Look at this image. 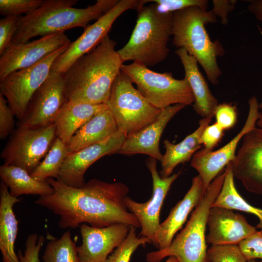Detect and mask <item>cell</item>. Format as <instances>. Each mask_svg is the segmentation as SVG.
Listing matches in <instances>:
<instances>
[{"mask_svg":"<svg viewBox=\"0 0 262 262\" xmlns=\"http://www.w3.org/2000/svg\"><path fill=\"white\" fill-rule=\"evenodd\" d=\"M68 46L62 47L30 67L9 74L0 81V93L19 120L24 117L32 96L48 78L55 60Z\"/></svg>","mask_w":262,"mask_h":262,"instance_id":"30bf717a","label":"cell"},{"mask_svg":"<svg viewBox=\"0 0 262 262\" xmlns=\"http://www.w3.org/2000/svg\"><path fill=\"white\" fill-rule=\"evenodd\" d=\"M131 226L116 224L103 228L81 224L82 238L77 247L80 262H104L114 248L119 246L127 237Z\"/></svg>","mask_w":262,"mask_h":262,"instance_id":"ac0fdd59","label":"cell"},{"mask_svg":"<svg viewBox=\"0 0 262 262\" xmlns=\"http://www.w3.org/2000/svg\"><path fill=\"white\" fill-rule=\"evenodd\" d=\"M256 126L262 128V112L260 114V116L256 123Z\"/></svg>","mask_w":262,"mask_h":262,"instance_id":"7bdbcfd3","label":"cell"},{"mask_svg":"<svg viewBox=\"0 0 262 262\" xmlns=\"http://www.w3.org/2000/svg\"><path fill=\"white\" fill-rule=\"evenodd\" d=\"M225 176L224 169L208 186L184 228L168 246L147 253V262H160L164 258L171 256L176 257L179 262H210L205 235L208 217L221 189Z\"/></svg>","mask_w":262,"mask_h":262,"instance_id":"8992f818","label":"cell"},{"mask_svg":"<svg viewBox=\"0 0 262 262\" xmlns=\"http://www.w3.org/2000/svg\"><path fill=\"white\" fill-rule=\"evenodd\" d=\"M211 121L212 118H202L198 122V127L178 144H173L168 139L164 141L165 151L160 162L162 169L160 175L162 178L172 175L178 165L189 162L194 154L201 148V134Z\"/></svg>","mask_w":262,"mask_h":262,"instance_id":"d4e9b609","label":"cell"},{"mask_svg":"<svg viewBox=\"0 0 262 262\" xmlns=\"http://www.w3.org/2000/svg\"><path fill=\"white\" fill-rule=\"evenodd\" d=\"M116 42L107 35L94 49L78 59L64 74L68 101L106 104L123 65Z\"/></svg>","mask_w":262,"mask_h":262,"instance_id":"7a4b0ae2","label":"cell"},{"mask_svg":"<svg viewBox=\"0 0 262 262\" xmlns=\"http://www.w3.org/2000/svg\"><path fill=\"white\" fill-rule=\"evenodd\" d=\"M206 189L198 175L193 179L190 188L183 199L172 208L152 240V243L159 249H164L170 245L174 235L181 228L189 214L204 196Z\"/></svg>","mask_w":262,"mask_h":262,"instance_id":"44dd1931","label":"cell"},{"mask_svg":"<svg viewBox=\"0 0 262 262\" xmlns=\"http://www.w3.org/2000/svg\"><path fill=\"white\" fill-rule=\"evenodd\" d=\"M148 0H121L107 13L87 26L82 33L71 42L66 49L53 63L51 70L65 74L79 58L97 47L110 31L116 19L125 11L138 10Z\"/></svg>","mask_w":262,"mask_h":262,"instance_id":"8fae6325","label":"cell"},{"mask_svg":"<svg viewBox=\"0 0 262 262\" xmlns=\"http://www.w3.org/2000/svg\"><path fill=\"white\" fill-rule=\"evenodd\" d=\"M20 16H7L0 20V55L12 43V39L17 29Z\"/></svg>","mask_w":262,"mask_h":262,"instance_id":"8d00e7d4","label":"cell"},{"mask_svg":"<svg viewBox=\"0 0 262 262\" xmlns=\"http://www.w3.org/2000/svg\"><path fill=\"white\" fill-rule=\"evenodd\" d=\"M0 176L1 181L9 188L11 195L16 197L23 195L46 196L51 195L54 192L48 182L35 180L25 170L19 167L1 165Z\"/></svg>","mask_w":262,"mask_h":262,"instance_id":"4316f807","label":"cell"},{"mask_svg":"<svg viewBox=\"0 0 262 262\" xmlns=\"http://www.w3.org/2000/svg\"><path fill=\"white\" fill-rule=\"evenodd\" d=\"M14 114L4 97L0 93V138L3 140L14 128Z\"/></svg>","mask_w":262,"mask_h":262,"instance_id":"f35d334b","label":"cell"},{"mask_svg":"<svg viewBox=\"0 0 262 262\" xmlns=\"http://www.w3.org/2000/svg\"><path fill=\"white\" fill-rule=\"evenodd\" d=\"M56 138L54 124L37 128L18 127L2 151L1 158L4 164L19 167L31 174Z\"/></svg>","mask_w":262,"mask_h":262,"instance_id":"9c48e42d","label":"cell"},{"mask_svg":"<svg viewBox=\"0 0 262 262\" xmlns=\"http://www.w3.org/2000/svg\"><path fill=\"white\" fill-rule=\"evenodd\" d=\"M210 262H246L238 245H212L208 249Z\"/></svg>","mask_w":262,"mask_h":262,"instance_id":"1f68e13d","label":"cell"},{"mask_svg":"<svg viewBox=\"0 0 262 262\" xmlns=\"http://www.w3.org/2000/svg\"><path fill=\"white\" fill-rule=\"evenodd\" d=\"M43 0H0V14L4 16H21L38 8Z\"/></svg>","mask_w":262,"mask_h":262,"instance_id":"d6a6232c","label":"cell"},{"mask_svg":"<svg viewBox=\"0 0 262 262\" xmlns=\"http://www.w3.org/2000/svg\"><path fill=\"white\" fill-rule=\"evenodd\" d=\"M165 262H179V261L176 257L171 256Z\"/></svg>","mask_w":262,"mask_h":262,"instance_id":"ee69618b","label":"cell"},{"mask_svg":"<svg viewBox=\"0 0 262 262\" xmlns=\"http://www.w3.org/2000/svg\"><path fill=\"white\" fill-rule=\"evenodd\" d=\"M118 131L113 116L108 109L99 112L82 126L66 144L69 154L99 143Z\"/></svg>","mask_w":262,"mask_h":262,"instance_id":"cb8c5ba5","label":"cell"},{"mask_svg":"<svg viewBox=\"0 0 262 262\" xmlns=\"http://www.w3.org/2000/svg\"><path fill=\"white\" fill-rule=\"evenodd\" d=\"M64 78V74L51 70L32 96L18 127L37 128L54 124L61 110L68 102Z\"/></svg>","mask_w":262,"mask_h":262,"instance_id":"7c38bea8","label":"cell"},{"mask_svg":"<svg viewBox=\"0 0 262 262\" xmlns=\"http://www.w3.org/2000/svg\"><path fill=\"white\" fill-rule=\"evenodd\" d=\"M136 229L135 227L131 226L126 239L104 262H129L132 254L138 246L147 243H152L149 238L137 237Z\"/></svg>","mask_w":262,"mask_h":262,"instance_id":"4dcf8cb0","label":"cell"},{"mask_svg":"<svg viewBox=\"0 0 262 262\" xmlns=\"http://www.w3.org/2000/svg\"><path fill=\"white\" fill-rule=\"evenodd\" d=\"M214 116L216 123L225 131L234 126L237 120L236 107L229 103L218 104L216 107Z\"/></svg>","mask_w":262,"mask_h":262,"instance_id":"d590c367","label":"cell"},{"mask_svg":"<svg viewBox=\"0 0 262 262\" xmlns=\"http://www.w3.org/2000/svg\"><path fill=\"white\" fill-rule=\"evenodd\" d=\"M225 176L221 189L212 207H218L229 210H236L256 215L259 222L256 227L262 232V209L249 204L239 194L234 181V175L231 162L225 168Z\"/></svg>","mask_w":262,"mask_h":262,"instance_id":"83f0119b","label":"cell"},{"mask_svg":"<svg viewBox=\"0 0 262 262\" xmlns=\"http://www.w3.org/2000/svg\"><path fill=\"white\" fill-rule=\"evenodd\" d=\"M231 164L234 178L246 189L262 196V128L256 126L243 136Z\"/></svg>","mask_w":262,"mask_h":262,"instance_id":"2e32d148","label":"cell"},{"mask_svg":"<svg viewBox=\"0 0 262 262\" xmlns=\"http://www.w3.org/2000/svg\"><path fill=\"white\" fill-rule=\"evenodd\" d=\"M247 262H262V260L260 262H257L255 260V259H251L247 261Z\"/></svg>","mask_w":262,"mask_h":262,"instance_id":"f6af8a7d","label":"cell"},{"mask_svg":"<svg viewBox=\"0 0 262 262\" xmlns=\"http://www.w3.org/2000/svg\"><path fill=\"white\" fill-rule=\"evenodd\" d=\"M46 181L53 188V193L39 196L34 203L58 215L60 229H74L84 223L95 228L116 224L141 228L125 205L129 189L122 182L93 179L76 188L51 178Z\"/></svg>","mask_w":262,"mask_h":262,"instance_id":"6da1fadb","label":"cell"},{"mask_svg":"<svg viewBox=\"0 0 262 262\" xmlns=\"http://www.w3.org/2000/svg\"><path fill=\"white\" fill-rule=\"evenodd\" d=\"M71 42L64 33L49 34L25 43L12 42L0 55V81L15 71L37 63Z\"/></svg>","mask_w":262,"mask_h":262,"instance_id":"5bb4252c","label":"cell"},{"mask_svg":"<svg viewBox=\"0 0 262 262\" xmlns=\"http://www.w3.org/2000/svg\"><path fill=\"white\" fill-rule=\"evenodd\" d=\"M126 138L118 131L101 142L68 154L57 180L70 187H81L85 183L84 174L87 169L102 157L116 154Z\"/></svg>","mask_w":262,"mask_h":262,"instance_id":"e0dca14e","label":"cell"},{"mask_svg":"<svg viewBox=\"0 0 262 262\" xmlns=\"http://www.w3.org/2000/svg\"><path fill=\"white\" fill-rule=\"evenodd\" d=\"M247 261L262 259V232L257 231L238 244Z\"/></svg>","mask_w":262,"mask_h":262,"instance_id":"74e56055","label":"cell"},{"mask_svg":"<svg viewBox=\"0 0 262 262\" xmlns=\"http://www.w3.org/2000/svg\"><path fill=\"white\" fill-rule=\"evenodd\" d=\"M68 154L66 144L56 137L44 160L30 174L31 176L40 182L46 181L50 178L57 180Z\"/></svg>","mask_w":262,"mask_h":262,"instance_id":"f1b7e54d","label":"cell"},{"mask_svg":"<svg viewBox=\"0 0 262 262\" xmlns=\"http://www.w3.org/2000/svg\"><path fill=\"white\" fill-rule=\"evenodd\" d=\"M121 70L136 84L142 96L158 109L178 104L187 106L194 103V95L185 78L176 79L171 73L156 72L136 62L123 64Z\"/></svg>","mask_w":262,"mask_h":262,"instance_id":"ba28073f","label":"cell"},{"mask_svg":"<svg viewBox=\"0 0 262 262\" xmlns=\"http://www.w3.org/2000/svg\"><path fill=\"white\" fill-rule=\"evenodd\" d=\"M249 111L242 129L229 142L216 150H207L204 148L193 156L190 165L198 173L206 188L212 181L235 158L236 148L240 140L248 131L256 126L260 116L259 103L255 96L249 101Z\"/></svg>","mask_w":262,"mask_h":262,"instance_id":"4fadbf2b","label":"cell"},{"mask_svg":"<svg viewBox=\"0 0 262 262\" xmlns=\"http://www.w3.org/2000/svg\"><path fill=\"white\" fill-rule=\"evenodd\" d=\"M207 227L206 241L212 245H238L258 231L242 214L218 207L211 208Z\"/></svg>","mask_w":262,"mask_h":262,"instance_id":"d6986e66","label":"cell"},{"mask_svg":"<svg viewBox=\"0 0 262 262\" xmlns=\"http://www.w3.org/2000/svg\"><path fill=\"white\" fill-rule=\"evenodd\" d=\"M186 106L178 104L162 109L153 122L126 137L116 153L126 155L144 154L161 162L163 155L160 151L159 142L163 132L172 118Z\"/></svg>","mask_w":262,"mask_h":262,"instance_id":"ffe728a7","label":"cell"},{"mask_svg":"<svg viewBox=\"0 0 262 262\" xmlns=\"http://www.w3.org/2000/svg\"><path fill=\"white\" fill-rule=\"evenodd\" d=\"M107 108L106 104L67 102L54 123L56 137L67 144L82 126L95 115Z\"/></svg>","mask_w":262,"mask_h":262,"instance_id":"484cf974","label":"cell"},{"mask_svg":"<svg viewBox=\"0 0 262 262\" xmlns=\"http://www.w3.org/2000/svg\"><path fill=\"white\" fill-rule=\"evenodd\" d=\"M157 160L150 157L146 161V165L152 179V195L150 199L146 202L139 203L128 196L125 200L128 210L140 222V237L149 238L151 242L160 229V214L164 200L172 184L180 174L179 172L162 178L157 169Z\"/></svg>","mask_w":262,"mask_h":262,"instance_id":"9a60e30c","label":"cell"},{"mask_svg":"<svg viewBox=\"0 0 262 262\" xmlns=\"http://www.w3.org/2000/svg\"><path fill=\"white\" fill-rule=\"evenodd\" d=\"M224 131L215 122L209 125L204 130L201 136L200 142L204 148L207 150H213L224 135Z\"/></svg>","mask_w":262,"mask_h":262,"instance_id":"ab89813d","label":"cell"},{"mask_svg":"<svg viewBox=\"0 0 262 262\" xmlns=\"http://www.w3.org/2000/svg\"><path fill=\"white\" fill-rule=\"evenodd\" d=\"M77 0H43L36 9L21 16L12 42L21 43L35 36L64 33L76 27L84 29L109 12L118 0H98L85 8L73 7Z\"/></svg>","mask_w":262,"mask_h":262,"instance_id":"3957f363","label":"cell"},{"mask_svg":"<svg viewBox=\"0 0 262 262\" xmlns=\"http://www.w3.org/2000/svg\"><path fill=\"white\" fill-rule=\"evenodd\" d=\"M248 10L262 23V0L251 1L248 6ZM259 107L262 109V99L259 103Z\"/></svg>","mask_w":262,"mask_h":262,"instance_id":"b9f144b4","label":"cell"},{"mask_svg":"<svg viewBox=\"0 0 262 262\" xmlns=\"http://www.w3.org/2000/svg\"><path fill=\"white\" fill-rule=\"evenodd\" d=\"M122 71L115 78L106 104L112 113L118 131L126 137L153 122L162 109L148 102Z\"/></svg>","mask_w":262,"mask_h":262,"instance_id":"52a82bcc","label":"cell"},{"mask_svg":"<svg viewBox=\"0 0 262 262\" xmlns=\"http://www.w3.org/2000/svg\"><path fill=\"white\" fill-rule=\"evenodd\" d=\"M175 53L183 66L184 78L188 81L194 96V111L202 118L212 119L214 116L218 101L200 71L197 60L183 49H177Z\"/></svg>","mask_w":262,"mask_h":262,"instance_id":"7402d4cb","label":"cell"},{"mask_svg":"<svg viewBox=\"0 0 262 262\" xmlns=\"http://www.w3.org/2000/svg\"><path fill=\"white\" fill-rule=\"evenodd\" d=\"M153 2L157 10L163 14H171L192 7L208 10L207 0H149Z\"/></svg>","mask_w":262,"mask_h":262,"instance_id":"836d02e7","label":"cell"},{"mask_svg":"<svg viewBox=\"0 0 262 262\" xmlns=\"http://www.w3.org/2000/svg\"><path fill=\"white\" fill-rule=\"evenodd\" d=\"M45 239L42 235L33 233L29 235L25 242L24 253L19 250L17 255L20 262H40L39 252L43 246Z\"/></svg>","mask_w":262,"mask_h":262,"instance_id":"e575fe53","label":"cell"},{"mask_svg":"<svg viewBox=\"0 0 262 262\" xmlns=\"http://www.w3.org/2000/svg\"><path fill=\"white\" fill-rule=\"evenodd\" d=\"M236 2L235 0H213L211 10L217 18H220L221 23L226 25L229 22V14L234 9Z\"/></svg>","mask_w":262,"mask_h":262,"instance_id":"60d3db41","label":"cell"},{"mask_svg":"<svg viewBox=\"0 0 262 262\" xmlns=\"http://www.w3.org/2000/svg\"><path fill=\"white\" fill-rule=\"evenodd\" d=\"M216 21L212 10L192 7L173 14L172 27L173 45L195 57L214 85L218 84L222 74L217 57L223 56L225 50L219 41L211 39L205 27Z\"/></svg>","mask_w":262,"mask_h":262,"instance_id":"277c9868","label":"cell"},{"mask_svg":"<svg viewBox=\"0 0 262 262\" xmlns=\"http://www.w3.org/2000/svg\"><path fill=\"white\" fill-rule=\"evenodd\" d=\"M42 260L44 262H80L69 230L47 244Z\"/></svg>","mask_w":262,"mask_h":262,"instance_id":"f546056e","label":"cell"},{"mask_svg":"<svg viewBox=\"0 0 262 262\" xmlns=\"http://www.w3.org/2000/svg\"><path fill=\"white\" fill-rule=\"evenodd\" d=\"M137 11L136 25L130 39L117 52L123 63L132 61L147 67L154 66L168 55L173 13H160L155 4L144 5Z\"/></svg>","mask_w":262,"mask_h":262,"instance_id":"5b68a950","label":"cell"},{"mask_svg":"<svg viewBox=\"0 0 262 262\" xmlns=\"http://www.w3.org/2000/svg\"><path fill=\"white\" fill-rule=\"evenodd\" d=\"M20 200L11 195L2 181L0 185V249L2 262H20L15 250L18 233V221L13 207Z\"/></svg>","mask_w":262,"mask_h":262,"instance_id":"603a6c76","label":"cell"}]
</instances>
